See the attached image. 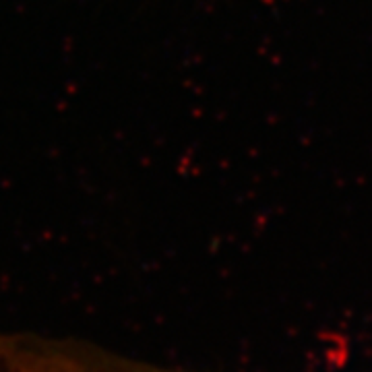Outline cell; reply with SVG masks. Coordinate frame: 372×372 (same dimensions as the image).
Returning <instances> with one entry per match:
<instances>
[{"mask_svg": "<svg viewBox=\"0 0 372 372\" xmlns=\"http://www.w3.org/2000/svg\"><path fill=\"white\" fill-rule=\"evenodd\" d=\"M27 364L36 372H196L130 358L81 339L46 335L31 339Z\"/></svg>", "mask_w": 372, "mask_h": 372, "instance_id": "cell-1", "label": "cell"}, {"mask_svg": "<svg viewBox=\"0 0 372 372\" xmlns=\"http://www.w3.org/2000/svg\"><path fill=\"white\" fill-rule=\"evenodd\" d=\"M0 372H29V371L19 369V366L10 364V362H6V360H0Z\"/></svg>", "mask_w": 372, "mask_h": 372, "instance_id": "cell-2", "label": "cell"}]
</instances>
